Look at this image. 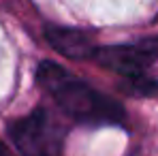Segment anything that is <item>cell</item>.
I'll list each match as a JSON object with an SVG mask.
<instances>
[{"label":"cell","instance_id":"2","mask_svg":"<svg viewBox=\"0 0 158 156\" xmlns=\"http://www.w3.org/2000/svg\"><path fill=\"white\" fill-rule=\"evenodd\" d=\"M9 135L24 156H58L62 133L45 109H34L30 116L15 120Z\"/></svg>","mask_w":158,"mask_h":156},{"label":"cell","instance_id":"1","mask_svg":"<svg viewBox=\"0 0 158 156\" xmlns=\"http://www.w3.org/2000/svg\"><path fill=\"white\" fill-rule=\"evenodd\" d=\"M36 79L58 101V105L81 124L122 126L126 122V111L118 101L101 94L90 83L69 75L52 60H43L36 66Z\"/></svg>","mask_w":158,"mask_h":156},{"label":"cell","instance_id":"5","mask_svg":"<svg viewBox=\"0 0 158 156\" xmlns=\"http://www.w3.org/2000/svg\"><path fill=\"white\" fill-rule=\"evenodd\" d=\"M122 88H124V92H128L131 96H154V94H158V79L145 77V75L128 77V81H126Z\"/></svg>","mask_w":158,"mask_h":156},{"label":"cell","instance_id":"6","mask_svg":"<svg viewBox=\"0 0 158 156\" xmlns=\"http://www.w3.org/2000/svg\"><path fill=\"white\" fill-rule=\"evenodd\" d=\"M77 6H83L85 4V11L88 13H92V9H94V0H73ZM141 2H148V0H141Z\"/></svg>","mask_w":158,"mask_h":156},{"label":"cell","instance_id":"7","mask_svg":"<svg viewBox=\"0 0 158 156\" xmlns=\"http://www.w3.org/2000/svg\"><path fill=\"white\" fill-rule=\"evenodd\" d=\"M0 156H13V154H11V150H9L2 141H0Z\"/></svg>","mask_w":158,"mask_h":156},{"label":"cell","instance_id":"3","mask_svg":"<svg viewBox=\"0 0 158 156\" xmlns=\"http://www.w3.org/2000/svg\"><path fill=\"white\" fill-rule=\"evenodd\" d=\"M94 60L113 73L126 77L145 75L148 66L158 62V39H143L126 45H107L94 52Z\"/></svg>","mask_w":158,"mask_h":156},{"label":"cell","instance_id":"4","mask_svg":"<svg viewBox=\"0 0 158 156\" xmlns=\"http://www.w3.org/2000/svg\"><path fill=\"white\" fill-rule=\"evenodd\" d=\"M45 39L53 49H58L62 56L73 58V60L94 58V52H96L92 36L83 30H77V28L49 24L45 28Z\"/></svg>","mask_w":158,"mask_h":156}]
</instances>
